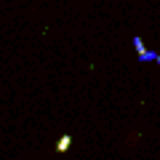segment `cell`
Returning a JSON list of instances; mask_svg holds the SVG:
<instances>
[{
	"instance_id": "obj_4",
	"label": "cell",
	"mask_w": 160,
	"mask_h": 160,
	"mask_svg": "<svg viewBox=\"0 0 160 160\" xmlns=\"http://www.w3.org/2000/svg\"><path fill=\"white\" fill-rule=\"evenodd\" d=\"M155 62H158V64H160V56H158V59H155Z\"/></svg>"
},
{
	"instance_id": "obj_2",
	"label": "cell",
	"mask_w": 160,
	"mask_h": 160,
	"mask_svg": "<svg viewBox=\"0 0 160 160\" xmlns=\"http://www.w3.org/2000/svg\"><path fill=\"white\" fill-rule=\"evenodd\" d=\"M139 59H142V62H149V59H158V53H152V51H144V53H139Z\"/></svg>"
},
{
	"instance_id": "obj_1",
	"label": "cell",
	"mask_w": 160,
	"mask_h": 160,
	"mask_svg": "<svg viewBox=\"0 0 160 160\" xmlns=\"http://www.w3.org/2000/svg\"><path fill=\"white\" fill-rule=\"evenodd\" d=\"M69 144H72V136H69V133H64V136L56 142V152H59V155H64V152L69 149Z\"/></svg>"
},
{
	"instance_id": "obj_3",
	"label": "cell",
	"mask_w": 160,
	"mask_h": 160,
	"mask_svg": "<svg viewBox=\"0 0 160 160\" xmlns=\"http://www.w3.org/2000/svg\"><path fill=\"white\" fill-rule=\"evenodd\" d=\"M133 48H136L139 53H144V43H142V38H133Z\"/></svg>"
}]
</instances>
